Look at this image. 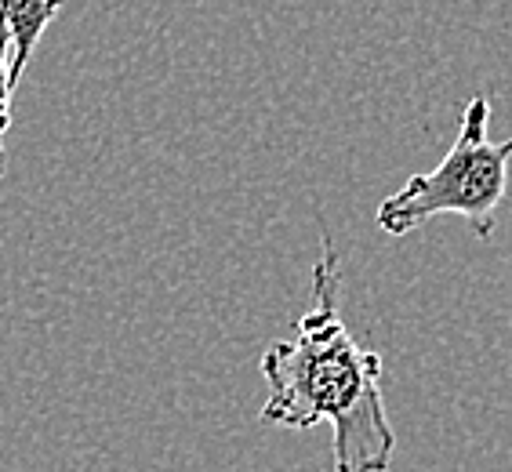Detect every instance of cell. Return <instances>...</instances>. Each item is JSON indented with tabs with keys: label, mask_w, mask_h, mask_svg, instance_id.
<instances>
[{
	"label": "cell",
	"mask_w": 512,
	"mask_h": 472,
	"mask_svg": "<svg viewBox=\"0 0 512 472\" xmlns=\"http://www.w3.org/2000/svg\"><path fill=\"white\" fill-rule=\"evenodd\" d=\"M62 4L66 0H4L0 15L8 19L11 30V77H15V84L22 80V73H26V66L33 59V48L40 44L44 30L55 22Z\"/></svg>",
	"instance_id": "obj_3"
},
{
	"label": "cell",
	"mask_w": 512,
	"mask_h": 472,
	"mask_svg": "<svg viewBox=\"0 0 512 472\" xmlns=\"http://www.w3.org/2000/svg\"><path fill=\"white\" fill-rule=\"evenodd\" d=\"M15 77H11V30L0 15V175H4V135L11 128V99H15Z\"/></svg>",
	"instance_id": "obj_4"
},
{
	"label": "cell",
	"mask_w": 512,
	"mask_h": 472,
	"mask_svg": "<svg viewBox=\"0 0 512 472\" xmlns=\"http://www.w3.org/2000/svg\"><path fill=\"white\" fill-rule=\"evenodd\" d=\"M342 262L324 236L313 266V305L295 335L280 338L262 356L269 400L262 422L284 429H335V472H389L396 433L382 400V356L349 335L338 309Z\"/></svg>",
	"instance_id": "obj_1"
},
{
	"label": "cell",
	"mask_w": 512,
	"mask_h": 472,
	"mask_svg": "<svg viewBox=\"0 0 512 472\" xmlns=\"http://www.w3.org/2000/svg\"><path fill=\"white\" fill-rule=\"evenodd\" d=\"M491 124V102L473 95L462 109L458 138L447 149V157L433 171L411 175L393 197L378 204V229L389 236H407L425 226L436 215H462L476 236L494 233L498 204L509 193V160L512 135L505 142H494L487 135Z\"/></svg>",
	"instance_id": "obj_2"
},
{
	"label": "cell",
	"mask_w": 512,
	"mask_h": 472,
	"mask_svg": "<svg viewBox=\"0 0 512 472\" xmlns=\"http://www.w3.org/2000/svg\"><path fill=\"white\" fill-rule=\"evenodd\" d=\"M0 8H4V0H0Z\"/></svg>",
	"instance_id": "obj_5"
}]
</instances>
